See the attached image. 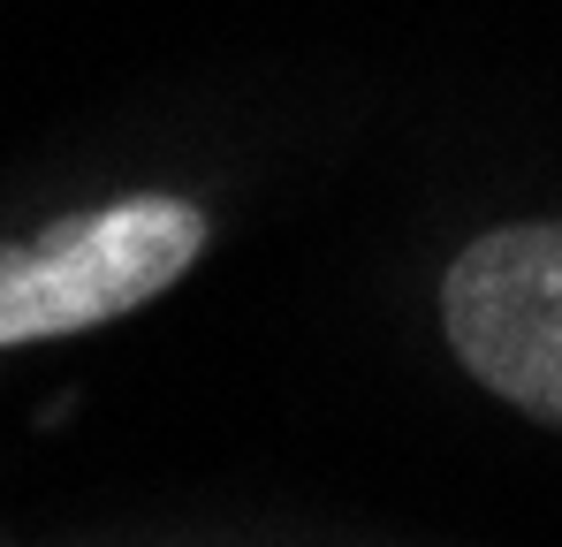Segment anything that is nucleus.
I'll use <instances>...</instances> for the list:
<instances>
[{"instance_id":"f257e3e1","label":"nucleus","mask_w":562,"mask_h":547,"mask_svg":"<svg viewBox=\"0 0 562 547\" xmlns=\"http://www.w3.org/2000/svg\"><path fill=\"white\" fill-rule=\"evenodd\" d=\"M198 252H205V213L183 198H122L54 221L38 244H0V350L137 312Z\"/></svg>"},{"instance_id":"f03ea898","label":"nucleus","mask_w":562,"mask_h":547,"mask_svg":"<svg viewBox=\"0 0 562 547\" xmlns=\"http://www.w3.org/2000/svg\"><path fill=\"white\" fill-rule=\"evenodd\" d=\"M441 312L457 358L502 403L562 426V221H517L457 252Z\"/></svg>"}]
</instances>
